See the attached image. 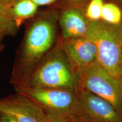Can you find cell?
Listing matches in <instances>:
<instances>
[{"label":"cell","instance_id":"cell-1","mask_svg":"<svg viewBox=\"0 0 122 122\" xmlns=\"http://www.w3.org/2000/svg\"><path fill=\"white\" fill-rule=\"evenodd\" d=\"M56 18L51 13H37L29 19L10 80L15 91L26 84L33 70L56 46Z\"/></svg>","mask_w":122,"mask_h":122},{"label":"cell","instance_id":"cell-2","mask_svg":"<svg viewBox=\"0 0 122 122\" xmlns=\"http://www.w3.org/2000/svg\"><path fill=\"white\" fill-rule=\"evenodd\" d=\"M25 87L78 89L77 77L60 42L33 70L26 84L22 88Z\"/></svg>","mask_w":122,"mask_h":122},{"label":"cell","instance_id":"cell-3","mask_svg":"<svg viewBox=\"0 0 122 122\" xmlns=\"http://www.w3.org/2000/svg\"><path fill=\"white\" fill-rule=\"evenodd\" d=\"M85 37L95 44L97 63L110 74L120 79L122 27L98 21L91 22L88 23V30Z\"/></svg>","mask_w":122,"mask_h":122},{"label":"cell","instance_id":"cell-4","mask_svg":"<svg viewBox=\"0 0 122 122\" xmlns=\"http://www.w3.org/2000/svg\"><path fill=\"white\" fill-rule=\"evenodd\" d=\"M78 88L89 91L110 102L122 116V84L97 62L77 74Z\"/></svg>","mask_w":122,"mask_h":122},{"label":"cell","instance_id":"cell-5","mask_svg":"<svg viewBox=\"0 0 122 122\" xmlns=\"http://www.w3.org/2000/svg\"><path fill=\"white\" fill-rule=\"evenodd\" d=\"M35 101L46 112L61 114L74 121L78 113V89L33 88L25 87L16 91Z\"/></svg>","mask_w":122,"mask_h":122},{"label":"cell","instance_id":"cell-6","mask_svg":"<svg viewBox=\"0 0 122 122\" xmlns=\"http://www.w3.org/2000/svg\"><path fill=\"white\" fill-rule=\"evenodd\" d=\"M79 109L75 122H122V116L109 101L78 88Z\"/></svg>","mask_w":122,"mask_h":122},{"label":"cell","instance_id":"cell-7","mask_svg":"<svg viewBox=\"0 0 122 122\" xmlns=\"http://www.w3.org/2000/svg\"><path fill=\"white\" fill-rule=\"evenodd\" d=\"M0 114L8 116L16 122H49L41 106L18 92L0 100Z\"/></svg>","mask_w":122,"mask_h":122},{"label":"cell","instance_id":"cell-8","mask_svg":"<svg viewBox=\"0 0 122 122\" xmlns=\"http://www.w3.org/2000/svg\"><path fill=\"white\" fill-rule=\"evenodd\" d=\"M60 44L76 76L85 68L97 62V48L88 37L61 39Z\"/></svg>","mask_w":122,"mask_h":122},{"label":"cell","instance_id":"cell-9","mask_svg":"<svg viewBox=\"0 0 122 122\" xmlns=\"http://www.w3.org/2000/svg\"><path fill=\"white\" fill-rule=\"evenodd\" d=\"M61 39L85 37L88 23L81 13L75 9H67L62 12L59 18Z\"/></svg>","mask_w":122,"mask_h":122},{"label":"cell","instance_id":"cell-10","mask_svg":"<svg viewBox=\"0 0 122 122\" xmlns=\"http://www.w3.org/2000/svg\"><path fill=\"white\" fill-rule=\"evenodd\" d=\"M19 26L10 13V4L6 0H0V41L6 37L14 36Z\"/></svg>","mask_w":122,"mask_h":122},{"label":"cell","instance_id":"cell-11","mask_svg":"<svg viewBox=\"0 0 122 122\" xmlns=\"http://www.w3.org/2000/svg\"><path fill=\"white\" fill-rule=\"evenodd\" d=\"M39 7L30 0H16L10 4V13L15 20L20 25L24 20L36 15Z\"/></svg>","mask_w":122,"mask_h":122},{"label":"cell","instance_id":"cell-12","mask_svg":"<svg viewBox=\"0 0 122 122\" xmlns=\"http://www.w3.org/2000/svg\"><path fill=\"white\" fill-rule=\"evenodd\" d=\"M122 18L121 10L117 5L111 3L103 5L101 19L105 23L112 25H118L121 22Z\"/></svg>","mask_w":122,"mask_h":122},{"label":"cell","instance_id":"cell-13","mask_svg":"<svg viewBox=\"0 0 122 122\" xmlns=\"http://www.w3.org/2000/svg\"><path fill=\"white\" fill-rule=\"evenodd\" d=\"M103 5L102 0H92L89 3L86 15L92 22H96L101 19Z\"/></svg>","mask_w":122,"mask_h":122},{"label":"cell","instance_id":"cell-14","mask_svg":"<svg viewBox=\"0 0 122 122\" xmlns=\"http://www.w3.org/2000/svg\"><path fill=\"white\" fill-rule=\"evenodd\" d=\"M49 122H75L71 118L66 116L52 112H46Z\"/></svg>","mask_w":122,"mask_h":122},{"label":"cell","instance_id":"cell-15","mask_svg":"<svg viewBox=\"0 0 122 122\" xmlns=\"http://www.w3.org/2000/svg\"><path fill=\"white\" fill-rule=\"evenodd\" d=\"M35 3L39 6L48 5L57 1V0H30Z\"/></svg>","mask_w":122,"mask_h":122},{"label":"cell","instance_id":"cell-16","mask_svg":"<svg viewBox=\"0 0 122 122\" xmlns=\"http://www.w3.org/2000/svg\"><path fill=\"white\" fill-rule=\"evenodd\" d=\"M0 122H16L14 120L4 114H0Z\"/></svg>","mask_w":122,"mask_h":122},{"label":"cell","instance_id":"cell-17","mask_svg":"<svg viewBox=\"0 0 122 122\" xmlns=\"http://www.w3.org/2000/svg\"><path fill=\"white\" fill-rule=\"evenodd\" d=\"M119 75H120V81H121L122 84V58L121 63H120V66Z\"/></svg>","mask_w":122,"mask_h":122},{"label":"cell","instance_id":"cell-18","mask_svg":"<svg viewBox=\"0 0 122 122\" xmlns=\"http://www.w3.org/2000/svg\"><path fill=\"white\" fill-rule=\"evenodd\" d=\"M1 42L2 41H0V53L2 51V50H3V49H4V46L2 44V42Z\"/></svg>","mask_w":122,"mask_h":122},{"label":"cell","instance_id":"cell-19","mask_svg":"<svg viewBox=\"0 0 122 122\" xmlns=\"http://www.w3.org/2000/svg\"><path fill=\"white\" fill-rule=\"evenodd\" d=\"M6 1L7 2L9 3V4H11V3H13V2H15V1H16V0H6Z\"/></svg>","mask_w":122,"mask_h":122}]
</instances>
